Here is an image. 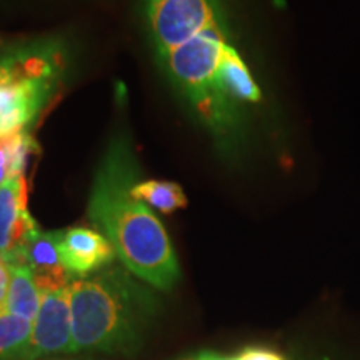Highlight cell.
<instances>
[{
  "instance_id": "cell-4",
  "label": "cell",
  "mask_w": 360,
  "mask_h": 360,
  "mask_svg": "<svg viewBox=\"0 0 360 360\" xmlns=\"http://www.w3.org/2000/svg\"><path fill=\"white\" fill-rule=\"evenodd\" d=\"M142 11L160 57L231 17L229 0H142Z\"/></svg>"
},
{
  "instance_id": "cell-17",
  "label": "cell",
  "mask_w": 360,
  "mask_h": 360,
  "mask_svg": "<svg viewBox=\"0 0 360 360\" xmlns=\"http://www.w3.org/2000/svg\"><path fill=\"white\" fill-rule=\"evenodd\" d=\"M8 160H11V157H8V137H0V169L8 170Z\"/></svg>"
},
{
  "instance_id": "cell-13",
  "label": "cell",
  "mask_w": 360,
  "mask_h": 360,
  "mask_svg": "<svg viewBox=\"0 0 360 360\" xmlns=\"http://www.w3.org/2000/svg\"><path fill=\"white\" fill-rule=\"evenodd\" d=\"M32 334V322L7 310L0 312V360H22Z\"/></svg>"
},
{
  "instance_id": "cell-2",
  "label": "cell",
  "mask_w": 360,
  "mask_h": 360,
  "mask_svg": "<svg viewBox=\"0 0 360 360\" xmlns=\"http://www.w3.org/2000/svg\"><path fill=\"white\" fill-rule=\"evenodd\" d=\"M124 267H105L69 285L72 354H132L159 300Z\"/></svg>"
},
{
  "instance_id": "cell-22",
  "label": "cell",
  "mask_w": 360,
  "mask_h": 360,
  "mask_svg": "<svg viewBox=\"0 0 360 360\" xmlns=\"http://www.w3.org/2000/svg\"><path fill=\"white\" fill-rule=\"evenodd\" d=\"M187 360H191V359H187Z\"/></svg>"
},
{
  "instance_id": "cell-9",
  "label": "cell",
  "mask_w": 360,
  "mask_h": 360,
  "mask_svg": "<svg viewBox=\"0 0 360 360\" xmlns=\"http://www.w3.org/2000/svg\"><path fill=\"white\" fill-rule=\"evenodd\" d=\"M58 233L35 232L25 247V265L32 270L39 290L56 292L69 287L75 277L64 267L58 254Z\"/></svg>"
},
{
  "instance_id": "cell-11",
  "label": "cell",
  "mask_w": 360,
  "mask_h": 360,
  "mask_svg": "<svg viewBox=\"0 0 360 360\" xmlns=\"http://www.w3.org/2000/svg\"><path fill=\"white\" fill-rule=\"evenodd\" d=\"M7 267L11 270V283H8L6 309L4 310L34 322L40 309L42 292L39 290L37 283L34 281L32 270L27 265H22V267L7 265Z\"/></svg>"
},
{
  "instance_id": "cell-6",
  "label": "cell",
  "mask_w": 360,
  "mask_h": 360,
  "mask_svg": "<svg viewBox=\"0 0 360 360\" xmlns=\"http://www.w3.org/2000/svg\"><path fill=\"white\" fill-rule=\"evenodd\" d=\"M62 70L27 75L0 87V137L24 132L34 122L58 85Z\"/></svg>"
},
{
  "instance_id": "cell-18",
  "label": "cell",
  "mask_w": 360,
  "mask_h": 360,
  "mask_svg": "<svg viewBox=\"0 0 360 360\" xmlns=\"http://www.w3.org/2000/svg\"><path fill=\"white\" fill-rule=\"evenodd\" d=\"M191 360H233V357H224V355H219L214 352H202Z\"/></svg>"
},
{
  "instance_id": "cell-21",
  "label": "cell",
  "mask_w": 360,
  "mask_h": 360,
  "mask_svg": "<svg viewBox=\"0 0 360 360\" xmlns=\"http://www.w3.org/2000/svg\"><path fill=\"white\" fill-rule=\"evenodd\" d=\"M0 260H2V257H0Z\"/></svg>"
},
{
  "instance_id": "cell-14",
  "label": "cell",
  "mask_w": 360,
  "mask_h": 360,
  "mask_svg": "<svg viewBox=\"0 0 360 360\" xmlns=\"http://www.w3.org/2000/svg\"><path fill=\"white\" fill-rule=\"evenodd\" d=\"M35 142L30 137V134L24 130V132L8 135V172L11 175L24 174V169L27 165V160L32 152L35 150Z\"/></svg>"
},
{
  "instance_id": "cell-16",
  "label": "cell",
  "mask_w": 360,
  "mask_h": 360,
  "mask_svg": "<svg viewBox=\"0 0 360 360\" xmlns=\"http://www.w3.org/2000/svg\"><path fill=\"white\" fill-rule=\"evenodd\" d=\"M8 283H11V270L0 260V312L6 309Z\"/></svg>"
},
{
  "instance_id": "cell-3",
  "label": "cell",
  "mask_w": 360,
  "mask_h": 360,
  "mask_svg": "<svg viewBox=\"0 0 360 360\" xmlns=\"http://www.w3.org/2000/svg\"><path fill=\"white\" fill-rule=\"evenodd\" d=\"M233 42L231 17L219 20L162 56L174 84L191 102L202 124L222 150L233 154L244 143L247 117L233 105L220 84V67Z\"/></svg>"
},
{
  "instance_id": "cell-5",
  "label": "cell",
  "mask_w": 360,
  "mask_h": 360,
  "mask_svg": "<svg viewBox=\"0 0 360 360\" xmlns=\"http://www.w3.org/2000/svg\"><path fill=\"white\" fill-rule=\"evenodd\" d=\"M27 195L24 174L11 175L0 187V257L6 265H25V247L40 231L27 209Z\"/></svg>"
},
{
  "instance_id": "cell-15",
  "label": "cell",
  "mask_w": 360,
  "mask_h": 360,
  "mask_svg": "<svg viewBox=\"0 0 360 360\" xmlns=\"http://www.w3.org/2000/svg\"><path fill=\"white\" fill-rule=\"evenodd\" d=\"M233 360H285L282 355L269 349L262 347H247L240 354L236 355Z\"/></svg>"
},
{
  "instance_id": "cell-1",
  "label": "cell",
  "mask_w": 360,
  "mask_h": 360,
  "mask_svg": "<svg viewBox=\"0 0 360 360\" xmlns=\"http://www.w3.org/2000/svg\"><path fill=\"white\" fill-rule=\"evenodd\" d=\"M137 180L139 164L127 137H115L94 179L87 215L129 272L154 289L170 290L180 278L177 255L150 207L130 192Z\"/></svg>"
},
{
  "instance_id": "cell-20",
  "label": "cell",
  "mask_w": 360,
  "mask_h": 360,
  "mask_svg": "<svg viewBox=\"0 0 360 360\" xmlns=\"http://www.w3.org/2000/svg\"><path fill=\"white\" fill-rule=\"evenodd\" d=\"M11 177V174H8V170L7 169H0V187L4 186V184H6V180Z\"/></svg>"
},
{
  "instance_id": "cell-10",
  "label": "cell",
  "mask_w": 360,
  "mask_h": 360,
  "mask_svg": "<svg viewBox=\"0 0 360 360\" xmlns=\"http://www.w3.org/2000/svg\"><path fill=\"white\" fill-rule=\"evenodd\" d=\"M62 45L53 40L34 42L0 57V87L17 82L27 75L64 69Z\"/></svg>"
},
{
  "instance_id": "cell-8",
  "label": "cell",
  "mask_w": 360,
  "mask_h": 360,
  "mask_svg": "<svg viewBox=\"0 0 360 360\" xmlns=\"http://www.w3.org/2000/svg\"><path fill=\"white\" fill-rule=\"evenodd\" d=\"M57 233L62 264L75 278H85L109 267L117 257L109 238L96 229L70 227Z\"/></svg>"
},
{
  "instance_id": "cell-12",
  "label": "cell",
  "mask_w": 360,
  "mask_h": 360,
  "mask_svg": "<svg viewBox=\"0 0 360 360\" xmlns=\"http://www.w3.org/2000/svg\"><path fill=\"white\" fill-rule=\"evenodd\" d=\"M130 192L135 199L164 214H172L187 207V197L182 187L167 180H137Z\"/></svg>"
},
{
  "instance_id": "cell-7",
  "label": "cell",
  "mask_w": 360,
  "mask_h": 360,
  "mask_svg": "<svg viewBox=\"0 0 360 360\" xmlns=\"http://www.w3.org/2000/svg\"><path fill=\"white\" fill-rule=\"evenodd\" d=\"M72 354V310L69 287L44 292L32 334L22 360H39Z\"/></svg>"
},
{
  "instance_id": "cell-19",
  "label": "cell",
  "mask_w": 360,
  "mask_h": 360,
  "mask_svg": "<svg viewBox=\"0 0 360 360\" xmlns=\"http://www.w3.org/2000/svg\"><path fill=\"white\" fill-rule=\"evenodd\" d=\"M44 360H97L94 357H84V355H56V357H49V359H44Z\"/></svg>"
}]
</instances>
